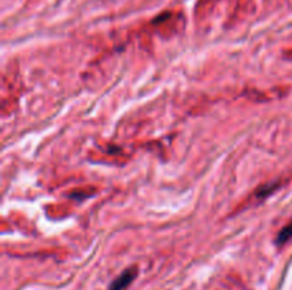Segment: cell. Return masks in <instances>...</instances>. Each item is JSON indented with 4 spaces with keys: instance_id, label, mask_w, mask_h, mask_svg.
<instances>
[{
    "instance_id": "6da1fadb",
    "label": "cell",
    "mask_w": 292,
    "mask_h": 290,
    "mask_svg": "<svg viewBox=\"0 0 292 290\" xmlns=\"http://www.w3.org/2000/svg\"><path fill=\"white\" fill-rule=\"evenodd\" d=\"M136 277H137V269L136 268H130V269L124 271L118 277H116L113 280L109 290H126L133 283V280Z\"/></svg>"
},
{
    "instance_id": "7a4b0ae2",
    "label": "cell",
    "mask_w": 292,
    "mask_h": 290,
    "mask_svg": "<svg viewBox=\"0 0 292 290\" xmlns=\"http://www.w3.org/2000/svg\"><path fill=\"white\" fill-rule=\"evenodd\" d=\"M292 237V222L290 225H287L279 234H278V237H276V243L278 245H282L285 242H288Z\"/></svg>"
}]
</instances>
